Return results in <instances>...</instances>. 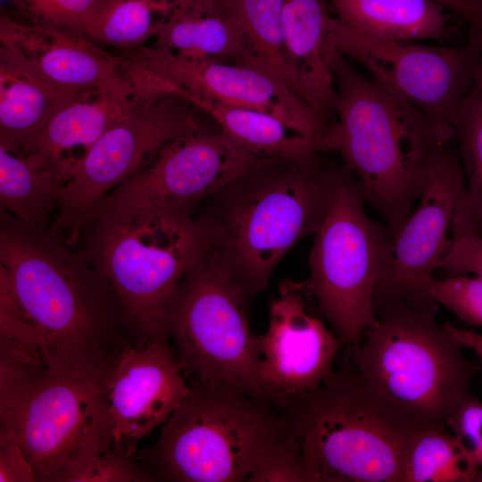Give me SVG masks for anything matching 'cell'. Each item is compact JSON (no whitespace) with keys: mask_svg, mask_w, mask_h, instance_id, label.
Masks as SVG:
<instances>
[{"mask_svg":"<svg viewBox=\"0 0 482 482\" xmlns=\"http://www.w3.org/2000/svg\"><path fill=\"white\" fill-rule=\"evenodd\" d=\"M0 267L41 336L49 369L104 382L133 341L106 278L52 228L24 223L1 207Z\"/></svg>","mask_w":482,"mask_h":482,"instance_id":"obj_1","label":"cell"},{"mask_svg":"<svg viewBox=\"0 0 482 482\" xmlns=\"http://www.w3.org/2000/svg\"><path fill=\"white\" fill-rule=\"evenodd\" d=\"M330 61L336 110L318 149L340 155L393 235L418 202L445 143L420 110L361 74L334 48Z\"/></svg>","mask_w":482,"mask_h":482,"instance_id":"obj_2","label":"cell"},{"mask_svg":"<svg viewBox=\"0 0 482 482\" xmlns=\"http://www.w3.org/2000/svg\"><path fill=\"white\" fill-rule=\"evenodd\" d=\"M320 154L305 163L267 162L229 182L196 211L210 246L250 301L266 289L286 254L314 236L324 219L337 165Z\"/></svg>","mask_w":482,"mask_h":482,"instance_id":"obj_3","label":"cell"},{"mask_svg":"<svg viewBox=\"0 0 482 482\" xmlns=\"http://www.w3.org/2000/svg\"><path fill=\"white\" fill-rule=\"evenodd\" d=\"M280 410L305 482H403L421 430L359 374L350 353L320 386Z\"/></svg>","mask_w":482,"mask_h":482,"instance_id":"obj_4","label":"cell"},{"mask_svg":"<svg viewBox=\"0 0 482 482\" xmlns=\"http://www.w3.org/2000/svg\"><path fill=\"white\" fill-rule=\"evenodd\" d=\"M208 245L195 216L131 208L89 219L76 247L111 284L133 341L140 342L167 337L170 300Z\"/></svg>","mask_w":482,"mask_h":482,"instance_id":"obj_5","label":"cell"},{"mask_svg":"<svg viewBox=\"0 0 482 482\" xmlns=\"http://www.w3.org/2000/svg\"><path fill=\"white\" fill-rule=\"evenodd\" d=\"M436 304L414 300L378 307L364 342L350 352L359 374L421 430L447 428L481 369L438 324Z\"/></svg>","mask_w":482,"mask_h":482,"instance_id":"obj_6","label":"cell"},{"mask_svg":"<svg viewBox=\"0 0 482 482\" xmlns=\"http://www.w3.org/2000/svg\"><path fill=\"white\" fill-rule=\"evenodd\" d=\"M190 386L156 442L137 458L156 481L248 480L287 432L282 411L226 383Z\"/></svg>","mask_w":482,"mask_h":482,"instance_id":"obj_7","label":"cell"},{"mask_svg":"<svg viewBox=\"0 0 482 482\" xmlns=\"http://www.w3.org/2000/svg\"><path fill=\"white\" fill-rule=\"evenodd\" d=\"M249 302L209 245L170 300L165 333L195 380L226 383L271 402L261 378L260 336L247 320Z\"/></svg>","mask_w":482,"mask_h":482,"instance_id":"obj_8","label":"cell"},{"mask_svg":"<svg viewBox=\"0 0 482 482\" xmlns=\"http://www.w3.org/2000/svg\"><path fill=\"white\" fill-rule=\"evenodd\" d=\"M351 171L336 166L324 219L314 235L306 287L319 312L350 345L377 320L375 289L388 228L370 219Z\"/></svg>","mask_w":482,"mask_h":482,"instance_id":"obj_9","label":"cell"},{"mask_svg":"<svg viewBox=\"0 0 482 482\" xmlns=\"http://www.w3.org/2000/svg\"><path fill=\"white\" fill-rule=\"evenodd\" d=\"M0 438L21 447L37 481H52L77 459L113 445L104 382L47 370L0 402Z\"/></svg>","mask_w":482,"mask_h":482,"instance_id":"obj_10","label":"cell"},{"mask_svg":"<svg viewBox=\"0 0 482 482\" xmlns=\"http://www.w3.org/2000/svg\"><path fill=\"white\" fill-rule=\"evenodd\" d=\"M328 38L337 52L356 61L370 78L420 110L443 142L454 137L459 109L482 62L477 41L443 47L384 41L361 34L333 16Z\"/></svg>","mask_w":482,"mask_h":482,"instance_id":"obj_11","label":"cell"},{"mask_svg":"<svg viewBox=\"0 0 482 482\" xmlns=\"http://www.w3.org/2000/svg\"><path fill=\"white\" fill-rule=\"evenodd\" d=\"M188 100L151 96L113 124L75 164L51 228L77 246L88 212L177 137L199 127Z\"/></svg>","mask_w":482,"mask_h":482,"instance_id":"obj_12","label":"cell"},{"mask_svg":"<svg viewBox=\"0 0 482 482\" xmlns=\"http://www.w3.org/2000/svg\"><path fill=\"white\" fill-rule=\"evenodd\" d=\"M275 160L253 157L220 129L202 125L177 137L87 214L153 208L195 216L200 205L244 173ZM83 225V226H84Z\"/></svg>","mask_w":482,"mask_h":482,"instance_id":"obj_13","label":"cell"},{"mask_svg":"<svg viewBox=\"0 0 482 482\" xmlns=\"http://www.w3.org/2000/svg\"><path fill=\"white\" fill-rule=\"evenodd\" d=\"M466 197L459 154L445 143L418 202L389 237L376 284V310L396 301L430 300L424 287L449 249Z\"/></svg>","mask_w":482,"mask_h":482,"instance_id":"obj_14","label":"cell"},{"mask_svg":"<svg viewBox=\"0 0 482 482\" xmlns=\"http://www.w3.org/2000/svg\"><path fill=\"white\" fill-rule=\"evenodd\" d=\"M133 65L196 96L271 114L318 143L327 123L287 84L245 64L181 57L153 46L119 51Z\"/></svg>","mask_w":482,"mask_h":482,"instance_id":"obj_15","label":"cell"},{"mask_svg":"<svg viewBox=\"0 0 482 482\" xmlns=\"http://www.w3.org/2000/svg\"><path fill=\"white\" fill-rule=\"evenodd\" d=\"M312 297L305 281H282L270 305L268 329L260 335L261 378L279 409L287 399L320 386L345 344L312 312Z\"/></svg>","mask_w":482,"mask_h":482,"instance_id":"obj_16","label":"cell"},{"mask_svg":"<svg viewBox=\"0 0 482 482\" xmlns=\"http://www.w3.org/2000/svg\"><path fill=\"white\" fill-rule=\"evenodd\" d=\"M0 62L66 91H133L143 85L128 61L72 29L0 18Z\"/></svg>","mask_w":482,"mask_h":482,"instance_id":"obj_17","label":"cell"},{"mask_svg":"<svg viewBox=\"0 0 482 482\" xmlns=\"http://www.w3.org/2000/svg\"><path fill=\"white\" fill-rule=\"evenodd\" d=\"M167 337L132 341L117 355L104 386L113 444L136 454L137 444L163 425L190 392Z\"/></svg>","mask_w":482,"mask_h":482,"instance_id":"obj_18","label":"cell"},{"mask_svg":"<svg viewBox=\"0 0 482 482\" xmlns=\"http://www.w3.org/2000/svg\"><path fill=\"white\" fill-rule=\"evenodd\" d=\"M164 93L169 92L152 83H145L133 91H87L62 108L38 133L11 152L50 171L65 185L75 166V149L83 148L85 154L139 103Z\"/></svg>","mask_w":482,"mask_h":482,"instance_id":"obj_19","label":"cell"},{"mask_svg":"<svg viewBox=\"0 0 482 482\" xmlns=\"http://www.w3.org/2000/svg\"><path fill=\"white\" fill-rule=\"evenodd\" d=\"M329 18L324 0H284L282 31L287 64L299 96L327 124L337 103Z\"/></svg>","mask_w":482,"mask_h":482,"instance_id":"obj_20","label":"cell"},{"mask_svg":"<svg viewBox=\"0 0 482 482\" xmlns=\"http://www.w3.org/2000/svg\"><path fill=\"white\" fill-rule=\"evenodd\" d=\"M154 38L151 46L181 57L253 66L244 31L217 0H182Z\"/></svg>","mask_w":482,"mask_h":482,"instance_id":"obj_21","label":"cell"},{"mask_svg":"<svg viewBox=\"0 0 482 482\" xmlns=\"http://www.w3.org/2000/svg\"><path fill=\"white\" fill-rule=\"evenodd\" d=\"M186 98L208 114L234 145L253 157L305 163L321 153L315 140L271 114L192 96Z\"/></svg>","mask_w":482,"mask_h":482,"instance_id":"obj_22","label":"cell"},{"mask_svg":"<svg viewBox=\"0 0 482 482\" xmlns=\"http://www.w3.org/2000/svg\"><path fill=\"white\" fill-rule=\"evenodd\" d=\"M442 6L436 0H330L334 17L351 29L398 42L441 37L445 30Z\"/></svg>","mask_w":482,"mask_h":482,"instance_id":"obj_23","label":"cell"},{"mask_svg":"<svg viewBox=\"0 0 482 482\" xmlns=\"http://www.w3.org/2000/svg\"><path fill=\"white\" fill-rule=\"evenodd\" d=\"M85 93L60 89L0 62V147L14 151L38 133L62 108Z\"/></svg>","mask_w":482,"mask_h":482,"instance_id":"obj_24","label":"cell"},{"mask_svg":"<svg viewBox=\"0 0 482 482\" xmlns=\"http://www.w3.org/2000/svg\"><path fill=\"white\" fill-rule=\"evenodd\" d=\"M63 187L50 171L0 147V207L14 218L51 228Z\"/></svg>","mask_w":482,"mask_h":482,"instance_id":"obj_25","label":"cell"},{"mask_svg":"<svg viewBox=\"0 0 482 482\" xmlns=\"http://www.w3.org/2000/svg\"><path fill=\"white\" fill-rule=\"evenodd\" d=\"M217 1L233 15L244 31L252 51L253 66L278 78L298 95L284 48V0Z\"/></svg>","mask_w":482,"mask_h":482,"instance_id":"obj_26","label":"cell"},{"mask_svg":"<svg viewBox=\"0 0 482 482\" xmlns=\"http://www.w3.org/2000/svg\"><path fill=\"white\" fill-rule=\"evenodd\" d=\"M182 0H106L86 36L119 51L154 37Z\"/></svg>","mask_w":482,"mask_h":482,"instance_id":"obj_27","label":"cell"},{"mask_svg":"<svg viewBox=\"0 0 482 482\" xmlns=\"http://www.w3.org/2000/svg\"><path fill=\"white\" fill-rule=\"evenodd\" d=\"M480 469L449 428L422 429L410 450L403 482H468Z\"/></svg>","mask_w":482,"mask_h":482,"instance_id":"obj_28","label":"cell"},{"mask_svg":"<svg viewBox=\"0 0 482 482\" xmlns=\"http://www.w3.org/2000/svg\"><path fill=\"white\" fill-rule=\"evenodd\" d=\"M454 137L475 222L482 232V89L476 83L461 103Z\"/></svg>","mask_w":482,"mask_h":482,"instance_id":"obj_29","label":"cell"},{"mask_svg":"<svg viewBox=\"0 0 482 482\" xmlns=\"http://www.w3.org/2000/svg\"><path fill=\"white\" fill-rule=\"evenodd\" d=\"M52 481H156L149 470L133 454L114 445L104 451L87 453L62 469Z\"/></svg>","mask_w":482,"mask_h":482,"instance_id":"obj_30","label":"cell"},{"mask_svg":"<svg viewBox=\"0 0 482 482\" xmlns=\"http://www.w3.org/2000/svg\"><path fill=\"white\" fill-rule=\"evenodd\" d=\"M28 22L87 34L106 0H11Z\"/></svg>","mask_w":482,"mask_h":482,"instance_id":"obj_31","label":"cell"},{"mask_svg":"<svg viewBox=\"0 0 482 482\" xmlns=\"http://www.w3.org/2000/svg\"><path fill=\"white\" fill-rule=\"evenodd\" d=\"M424 294L435 303L451 311L468 325L482 326V278L451 275L433 277L424 287Z\"/></svg>","mask_w":482,"mask_h":482,"instance_id":"obj_32","label":"cell"},{"mask_svg":"<svg viewBox=\"0 0 482 482\" xmlns=\"http://www.w3.org/2000/svg\"><path fill=\"white\" fill-rule=\"evenodd\" d=\"M439 270L451 275L470 273L482 278V232L475 222L468 198L461 206L449 249Z\"/></svg>","mask_w":482,"mask_h":482,"instance_id":"obj_33","label":"cell"},{"mask_svg":"<svg viewBox=\"0 0 482 482\" xmlns=\"http://www.w3.org/2000/svg\"><path fill=\"white\" fill-rule=\"evenodd\" d=\"M247 481L305 482L299 447L288 431L250 475Z\"/></svg>","mask_w":482,"mask_h":482,"instance_id":"obj_34","label":"cell"},{"mask_svg":"<svg viewBox=\"0 0 482 482\" xmlns=\"http://www.w3.org/2000/svg\"><path fill=\"white\" fill-rule=\"evenodd\" d=\"M447 428L458 436L480 469L482 480V402L467 394L452 414Z\"/></svg>","mask_w":482,"mask_h":482,"instance_id":"obj_35","label":"cell"},{"mask_svg":"<svg viewBox=\"0 0 482 482\" xmlns=\"http://www.w3.org/2000/svg\"><path fill=\"white\" fill-rule=\"evenodd\" d=\"M0 481H37L34 470L21 447L5 438H0Z\"/></svg>","mask_w":482,"mask_h":482,"instance_id":"obj_36","label":"cell"},{"mask_svg":"<svg viewBox=\"0 0 482 482\" xmlns=\"http://www.w3.org/2000/svg\"><path fill=\"white\" fill-rule=\"evenodd\" d=\"M444 327L457 338L464 347L476 353L482 363V334L472 329L461 328L449 322Z\"/></svg>","mask_w":482,"mask_h":482,"instance_id":"obj_37","label":"cell"},{"mask_svg":"<svg viewBox=\"0 0 482 482\" xmlns=\"http://www.w3.org/2000/svg\"><path fill=\"white\" fill-rule=\"evenodd\" d=\"M465 17L470 22L474 16L475 0H436Z\"/></svg>","mask_w":482,"mask_h":482,"instance_id":"obj_38","label":"cell"},{"mask_svg":"<svg viewBox=\"0 0 482 482\" xmlns=\"http://www.w3.org/2000/svg\"><path fill=\"white\" fill-rule=\"evenodd\" d=\"M470 24L472 27L471 38L482 46V0H475V12Z\"/></svg>","mask_w":482,"mask_h":482,"instance_id":"obj_39","label":"cell"}]
</instances>
